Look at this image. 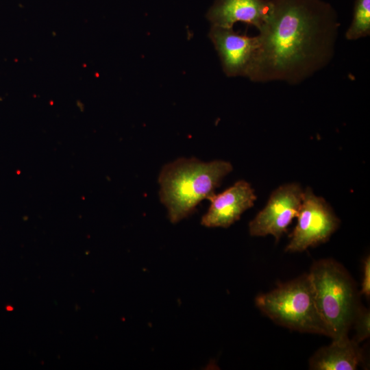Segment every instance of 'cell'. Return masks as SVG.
Returning <instances> with one entry per match:
<instances>
[{
	"label": "cell",
	"mask_w": 370,
	"mask_h": 370,
	"mask_svg": "<svg viewBox=\"0 0 370 370\" xmlns=\"http://www.w3.org/2000/svg\"><path fill=\"white\" fill-rule=\"evenodd\" d=\"M271 3L247 77L257 82L298 84L332 58L338 27L336 15L321 0Z\"/></svg>",
	"instance_id": "cell-1"
},
{
	"label": "cell",
	"mask_w": 370,
	"mask_h": 370,
	"mask_svg": "<svg viewBox=\"0 0 370 370\" xmlns=\"http://www.w3.org/2000/svg\"><path fill=\"white\" fill-rule=\"evenodd\" d=\"M232 171L231 163L224 160L204 162L183 158L164 165L158 177L159 195L171 222L176 223L193 213Z\"/></svg>",
	"instance_id": "cell-2"
},
{
	"label": "cell",
	"mask_w": 370,
	"mask_h": 370,
	"mask_svg": "<svg viewBox=\"0 0 370 370\" xmlns=\"http://www.w3.org/2000/svg\"><path fill=\"white\" fill-rule=\"evenodd\" d=\"M317 308L332 340L347 336L359 305L355 284L339 263L332 259L314 262L308 273Z\"/></svg>",
	"instance_id": "cell-3"
},
{
	"label": "cell",
	"mask_w": 370,
	"mask_h": 370,
	"mask_svg": "<svg viewBox=\"0 0 370 370\" xmlns=\"http://www.w3.org/2000/svg\"><path fill=\"white\" fill-rule=\"evenodd\" d=\"M258 309L275 323L300 332H331L320 315L309 274L279 285L256 298Z\"/></svg>",
	"instance_id": "cell-4"
},
{
	"label": "cell",
	"mask_w": 370,
	"mask_h": 370,
	"mask_svg": "<svg viewBox=\"0 0 370 370\" xmlns=\"http://www.w3.org/2000/svg\"><path fill=\"white\" fill-rule=\"evenodd\" d=\"M297 223L285 251H303L327 241L338 228L340 221L332 208L310 188L304 190Z\"/></svg>",
	"instance_id": "cell-5"
},
{
	"label": "cell",
	"mask_w": 370,
	"mask_h": 370,
	"mask_svg": "<svg viewBox=\"0 0 370 370\" xmlns=\"http://www.w3.org/2000/svg\"><path fill=\"white\" fill-rule=\"evenodd\" d=\"M304 190L297 183L280 186L271 195L265 207L249 223L253 236L272 235L278 241L297 217L302 203Z\"/></svg>",
	"instance_id": "cell-6"
},
{
	"label": "cell",
	"mask_w": 370,
	"mask_h": 370,
	"mask_svg": "<svg viewBox=\"0 0 370 370\" xmlns=\"http://www.w3.org/2000/svg\"><path fill=\"white\" fill-rule=\"evenodd\" d=\"M229 77H247L258 46V37H250L226 28L212 26L208 34Z\"/></svg>",
	"instance_id": "cell-7"
},
{
	"label": "cell",
	"mask_w": 370,
	"mask_h": 370,
	"mask_svg": "<svg viewBox=\"0 0 370 370\" xmlns=\"http://www.w3.org/2000/svg\"><path fill=\"white\" fill-rule=\"evenodd\" d=\"M210 206L201 218V224L208 227H228L254 206V190L245 180H239L220 194L212 195Z\"/></svg>",
	"instance_id": "cell-8"
},
{
	"label": "cell",
	"mask_w": 370,
	"mask_h": 370,
	"mask_svg": "<svg viewBox=\"0 0 370 370\" xmlns=\"http://www.w3.org/2000/svg\"><path fill=\"white\" fill-rule=\"evenodd\" d=\"M271 7V1L267 0H216L207 18L212 26L233 28L236 23L243 22L260 30Z\"/></svg>",
	"instance_id": "cell-9"
},
{
	"label": "cell",
	"mask_w": 370,
	"mask_h": 370,
	"mask_svg": "<svg viewBox=\"0 0 370 370\" xmlns=\"http://www.w3.org/2000/svg\"><path fill=\"white\" fill-rule=\"evenodd\" d=\"M362 362L358 343L347 336L332 340L317 350L309 360L313 370H354Z\"/></svg>",
	"instance_id": "cell-10"
},
{
	"label": "cell",
	"mask_w": 370,
	"mask_h": 370,
	"mask_svg": "<svg viewBox=\"0 0 370 370\" xmlns=\"http://www.w3.org/2000/svg\"><path fill=\"white\" fill-rule=\"evenodd\" d=\"M370 34V0H356L352 22L345 36L354 40Z\"/></svg>",
	"instance_id": "cell-11"
},
{
	"label": "cell",
	"mask_w": 370,
	"mask_h": 370,
	"mask_svg": "<svg viewBox=\"0 0 370 370\" xmlns=\"http://www.w3.org/2000/svg\"><path fill=\"white\" fill-rule=\"evenodd\" d=\"M356 334L353 338L360 343L369 337L370 335V312L365 306L359 304L356 310L353 323Z\"/></svg>",
	"instance_id": "cell-12"
},
{
	"label": "cell",
	"mask_w": 370,
	"mask_h": 370,
	"mask_svg": "<svg viewBox=\"0 0 370 370\" xmlns=\"http://www.w3.org/2000/svg\"><path fill=\"white\" fill-rule=\"evenodd\" d=\"M363 277L360 293L366 297L370 296V258L366 257L363 262Z\"/></svg>",
	"instance_id": "cell-13"
}]
</instances>
